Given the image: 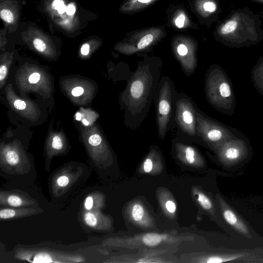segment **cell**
<instances>
[{
    "label": "cell",
    "mask_w": 263,
    "mask_h": 263,
    "mask_svg": "<svg viewBox=\"0 0 263 263\" xmlns=\"http://www.w3.org/2000/svg\"><path fill=\"white\" fill-rule=\"evenodd\" d=\"M157 0H127L120 7V11L129 13L138 11Z\"/></svg>",
    "instance_id": "obj_14"
},
{
    "label": "cell",
    "mask_w": 263,
    "mask_h": 263,
    "mask_svg": "<svg viewBox=\"0 0 263 263\" xmlns=\"http://www.w3.org/2000/svg\"><path fill=\"white\" fill-rule=\"evenodd\" d=\"M83 92V88L81 87H77L72 89L71 93L73 96L78 97L82 95Z\"/></svg>",
    "instance_id": "obj_35"
},
{
    "label": "cell",
    "mask_w": 263,
    "mask_h": 263,
    "mask_svg": "<svg viewBox=\"0 0 263 263\" xmlns=\"http://www.w3.org/2000/svg\"><path fill=\"white\" fill-rule=\"evenodd\" d=\"M174 82L168 76L162 77L156 92V107L158 135L163 139L175 126V105L177 93Z\"/></svg>",
    "instance_id": "obj_5"
},
{
    "label": "cell",
    "mask_w": 263,
    "mask_h": 263,
    "mask_svg": "<svg viewBox=\"0 0 263 263\" xmlns=\"http://www.w3.org/2000/svg\"><path fill=\"white\" fill-rule=\"evenodd\" d=\"M93 204V200L91 196L86 197L84 202V207L86 210L89 211L91 210Z\"/></svg>",
    "instance_id": "obj_30"
},
{
    "label": "cell",
    "mask_w": 263,
    "mask_h": 263,
    "mask_svg": "<svg viewBox=\"0 0 263 263\" xmlns=\"http://www.w3.org/2000/svg\"><path fill=\"white\" fill-rule=\"evenodd\" d=\"M40 79V74L39 73L34 72L29 77V82L30 83L34 84L37 83Z\"/></svg>",
    "instance_id": "obj_32"
},
{
    "label": "cell",
    "mask_w": 263,
    "mask_h": 263,
    "mask_svg": "<svg viewBox=\"0 0 263 263\" xmlns=\"http://www.w3.org/2000/svg\"><path fill=\"white\" fill-rule=\"evenodd\" d=\"M165 207L167 210L173 213L176 211V206L175 203L172 200H168L165 203Z\"/></svg>",
    "instance_id": "obj_31"
},
{
    "label": "cell",
    "mask_w": 263,
    "mask_h": 263,
    "mask_svg": "<svg viewBox=\"0 0 263 263\" xmlns=\"http://www.w3.org/2000/svg\"><path fill=\"white\" fill-rule=\"evenodd\" d=\"M251 78L257 92L263 96V55L257 60L251 71Z\"/></svg>",
    "instance_id": "obj_13"
},
{
    "label": "cell",
    "mask_w": 263,
    "mask_h": 263,
    "mask_svg": "<svg viewBox=\"0 0 263 263\" xmlns=\"http://www.w3.org/2000/svg\"><path fill=\"white\" fill-rule=\"evenodd\" d=\"M260 14L261 15V16H262V17H263V12H261L260 13Z\"/></svg>",
    "instance_id": "obj_39"
},
{
    "label": "cell",
    "mask_w": 263,
    "mask_h": 263,
    "mask_svg": "<svg viewBox=\"0 0 263 263\" xmlns=\"http://www.w3.org/2000/svg\"><path fill=\"white\" fill-rule=\"evenodd\" d=\"M173 51L184 74L187 77L192 75L197 66L196 46L181 42L174 46Z\"/></svg>",
    "instance_id": "obj_11"
},
{
    "label": "cell",
    "mask_w": 263,
    "mask_h": 263,
    "mask_svg": "<svg viewBox=\"0 0 263 263\" xmlns=\"http://www.w3.org/2000/svg\"><path fill=\"white\" fill-rule=\"evenodd\" d=\"M249 1L251 2H254V3L263 5V0H249Z\"/></svg>",
    "instance_id": "obj_37"
},
{
    "label": "cell",
    "mask_w": 263,
    "mask_h": 263,
    "mask_svg": "<svg viewBox=\"0 0 263 263\" xmlns=\"http://www.w3.org/2000/svg\"><path fill=\"white\" fill-rule=\"evenodd\" d=\"M23 213V212L16 211L12 209H3L0 211V218L1 219H8L17 216L18 214Z\"/></svg>",
    "instance_id": "obj_20"
},
{
    "label": "cell",
    "mask_w": 263,
    "mask_h": 263,
    "mask_svg": "<svg viewBox=\"0 0 263 263\" xmlns=\"http://www.w3.org/2000/svg\"><path fill=\"white\" fill-rule=\"evenodd\" d=\"M197 129L203 143L214 150L226 140L242 134L239 130L206 115L199 108L197 112Z\"/></svg>",
    "instance_id": "obj_7"
},
{
    "label": "cell",
    "mask_w": 263,
    "mask_h": 263,
    "mask_svg": "<svg viewBox=\"0 0 263 263\" xmlns=\"http://www.w3.org/2000/svg\"><path fill=\"white\" fill-rule=\"evenodd\" d=\"M186 21V16L183 12H179L174 19L175 26L178 28L184 27Z\"/></svg>",
    "instance_id": "obj_25"
},
{
    "label": "cell",
    "mask_w": 263,
    "mask_h": 263,
    "mask_svg": "<svg viewBox=\"0 0 263 263\" xmlns=\"http://www.w3.org/2000/svg\"><path fill=\"white\" fill-rule=\"evenodd\" d=\"M201 10L206 15L217 13L219 5L215 0H204L201 6Z\"/></svg>",
    "instance_id": "obj_15"
},
{
    "label": "cell",
    "mask_w": 263,
    "mask_h": 263,
    "mask_svg": "<svg viewBox=\"0 0 263 263\" xmlns=\"http://www.w3.org/2000/svg\"><path fill=\"white\" fill-rule=\"evenodd\" d=\"M165 237V235L156 233H148L143 236L142 241L148 246L154 247L159 245Z\"/></svg>",
    "instance_id": "obj_16"
},
{
    "label": "cell",
    "mask_w": 263,
    "mask_h": 263,
    "mask_svg": "<svg viewBox=\"0 0 263 263\" xmlns=\"http://www.w3.org/2000/svg\"><path fill=\"white\" fill-rule=\"evenodd\" d=\"M7 73V67L4 65H2L0 67V81L3 80Z\"/></svg>",
    "instance_id": "obj_34"
},
{
    "label": "cell",
    "mask_w": 263,
    "mask_h": 263,
    "mask_svg": "<svg viewBox=\"0 0 263 263\" xmlns=\"http://www.w3.org/2000/svg\"><path fill=\"white\" fill-rule=\"evenodd\" d=\"M222 215L226 222L239 233L250 237L249 230L241 218L230 207L223 208Z\"/></svg>",
    "instance_id": "obj_12"
},
{
    "label": "cell",
    "mask_w": 263,
    "mask_h": 263,
    "mask_svg": "<svg viewBox=\"0 0 263 263\" xmlns=\"http://www.w3.org/2000/svg\"><path fill=\"white\" fill-rule=\"evenodd\" d=\"M6 160L9 164L15 165L18 162L19 157L15 152L10 151L6 155Z\"/></svg>",
    "instance_id": "obj_23"
},
{
    "label": "cell",
    "mask_w": 263,
    "mask_h": 263,
    "mask_svg": "<svg viewBox=\"0 0 263 263\" xmlns=\"http://www.w3.org/2000/svg\"><path fill=\"white\" fill-rule=\"evenodd\" d=\"M260 15L248 7L233 10L215 32L216 40L230 48L254 45L263 40Z\"/></svg>",
    "instance_id": "obj_3"
},
{
    "label": "cell",
    "mask_w": 263,
    "mask_h": 263,
    "mask_svg": "<svg viewBox=\"0 0 263 263\" xmlns=\"http://www.w3.org/2000/svg\"><path fill=\"white\" fill-rule=\"evenodd\" d=\"M21 0H0V17L8 33H15L21 24Z\"/></svg>",
    "instance_id": "obj_10"
},
{
    "label": "cell",
    "mask_w": 263,
    "mask_h": 263,
    "mask_svg": "<svg viewBox=\"0 0 263 263\" xmlns=\"http://www.w3.org/2000/svg\"><path fill=\"white\" fill-rule=\"evenodd\" d=\"M88 142L92 146H97L101 143L102 138L99 135L95 134L90 137Z\"/></svg>",
    "instance_id": "obj_27"
},
{
    "label": "cell",
    "mask_w": 263,
    "mask_h": 263,
    "mask_svg": "<svg viewBox=\"0 0 263 263\" xmlns=\"http://www.w3.org/2000/svg\"><path fill=\"white\" fill-rule=\"evenodd\" d=\"M37 9L45 17L51 31L69 37L83 33L97 17L83 8L78 0H39Z\"/></svg>",
    "instance_id": "obj_2"
},
{
    "label": "cell",
    "mask_w": 263,
    "mask_h": 263,
    "mask_svg": "<svg viewBox=\"0 0 263 263\" xmlns=\"http://www.w3.org/2000/svg\"><path fill=\"white\" fill-rule=\"evenodd\" d=\"M69 183V178L65 175L60 176L57 179V183L60 187L66 186Z\"/></svg>",
    "instance_id": "obj_26"
},
{
    "label": "cell",
    "mask_w": 263,
    "mask_h": 263,
    "mask_svg": "<svg viewBox=\"0 0 263 263\" xmlns=\"http://www.w3.org/2000/svg\"><path fill=\"white\" fill-rule=\"evenodd\" d=\"M196 198L201 206L205 210H210L212 208V203L210 199L201 192H196Z\"/></svg>",
    "instance_id": "obj_18"
},
{
    "label": "cell",
    "mask_w": 263,
    "mask_h": 263,
    "mask_svg": "<svg viewBox=\"0 0 263 263\" xmlns=\"http://www.w3.org/2000/svg\"><path fill=\"white\" fill-rule=\"evenodd\" d=\"M144 214V210L143 206L140 204H135L132 208V216L136 221H140Z\"/></svg>",
    "instance_id": "obj_19"
},
{
    "label": "cell",
    "mask_w": 263,
    "mask_h": 263,
    "mask_svg": "<svg viewBox=\"0 0 263 263\" xmlns=\"http://www.w3.org/2000/svg\"><path fill=\"white\" fill-rule=\"evenodd\" d=\"M84 220L87 226L91 227H95L98 223L96 216L91 212H86L84 214Z\"/></svg>",
    "instance_id": "obj_22"
},
{
    "label": "cell",
    "mask_w": 263,
    "mask_h": 263,
    "mask_svg": "<svg viewBox=\"0 0 263 263\" xmlns=\"http://www.w3.org/2000/svg\"><path fill=\"white\" fill-rule=\"evenodd\" d=\"M161 31L158 29L145 30L138 35H134L116 46V49L124 54L130 55L146 50L159 39Z\"/></svg>",
    "instance_id": "obj_9"
},
{
    "label": "cell",
    "mask_w": 263,
    "mask_h": 263,
    "mask_svg": "<svg viewBox=\"0 0 263 263\" xmlns=\"http://www.w3.org/2000/svg\"><path fill=\"white\" fill-rule=\"evenodd\" d=\"M7 203L13 207H18L23 205V200L16 195H10L7 197Z\"/></svg>",
    "instance_id": "obj_21"
},
{
    "label": "cell",
    "mask_w": 263,
    "mask_h": 263,
    "mask_svg": "<svg viewBox=\"0 0 263 263\" xmlns=\"http://www.w3.org/2000/svg\"><path fill=\"white\" fill-rule=\"evenodd\" d=\"M142 56L122 95L125 124L132 130L139 127L146 118L160 79L161 60Z\"/></svg>",
    "instance_id": "obj_1"
},
{
    "label": "cell",
    "mask_w": 263,
    "mask_h": 263,
    "mask_svg": "<svg viewBox=\"0 0 263 263\" xmlns=\"http://www.w3.org/2000/svg\"><path fill=\"white\" fill-rule=\"evenodd\" d=\"M52 146L53 148L60 149L62 147V142L60 138L58 136H55L53 139Z\"/></svg>",
    "instance_id": "obj_29"
},
{
    "label": "cell",
    "mask_w": 263,
    "mask_h": 263,
    "mask_svg": "<svg viewBox=\"0 0 263 263\" xmlns=\"http://www.w3.org/2000/svg\"><path fill=\"white\" fill-rule=\"evenodd\" d=\"M82 122H83V124H84L85 125H86V126H87V125H88V124H89V122H88V121H87V120L86 119H83L82 120Z\"/></svg>",
    "instance_id": "obj_38"
},
{
    "label": "cell",
    "mask_w": 263,
    "mask_h": 263,
    "mask_svg": "<svg viewBox=\"0 0 263 263\" xmlns=\"http://www.w3.org/2000/svg\"><path fill=\"white\" fill-rule=\"evenodd\" d=\"M153 166L152 160L150 158H146L143 163V168L146 173H149Z\"/></svg>",
    "instance_id": "obj_28"
},
{
    "label": "cell",
    "mask_w": 263,
    "mask_h": 263,
    "mask_svg": "<svg viewBox=\"0 0 263 263\" xmlns=\"http://www.w3.org/2000/svg\"><path fill=\"white\" fill-rule=\"evenodd\" d=\"M81 117H82V115L79 112H77L76 114V119L77 120H80L81 119Z\"/></svg>",
    "instance_id": "obj_36"
},
{
    "label": "cell",
    "mask_w": 263,
    "mask_h": 263,
    "mask_svg": "<svg viewBox=\"0 0 263 263\" xmlns=\"http://www.w3.org/2000/svg\"><path fill=\"white\" fill-rule=\"evenodd\" d=\"M204 92L208 102L213 108L228 116L235 114L236 98L233 83L220 65L213 64L206 71Z\"/></svg>",
    "instance_id": "obj_4"
},
{
    "label": "cell",
    "mask_w": 263,
    "mask_h": 263,
    "mask_svg": "<svg viewBox=\"0 0 263 263\" xmlns=\"http://www.w3.org/2000/svg\"><path fill=\"white\" fill-rule=\"evenodd\" d=\"M14 107L19 110H22L25 108L26 104L23 101L17 100L14 102Z\"/></svg>",
    "instance_id": "obj_33"
},
{
    "label": "cell",
    "mask_w": 263,
    "mask_h": 263,
    "mask_svg": "<svg viewBox=\"0 0 263 263\" xmlns=\"http://www.w3.org/2000/svg\"><path fill=\"white\" fill-rule=\"evenodd\" d=\"M95 36L89 37L88 41L83 43L81 47L80 52L82 55H87L90 52L91 44H92Z\"/></svg>",
    "instance_id": "obj_24"
},
{
    "label": "cell",
    "mask_w": 263,
    "mask_h": 263,
    "mask_svg": "<svg viewBox=\"0 0 263 263\" xmlns=\"http://www.w3.org/2000/svg\"><path fill=\"white\" fill-rule=\"evenodd\" d=\"M198 109L191 97L184 93L177 92L174 117L177 135L182 138L203 143L197 129Z\"/></svg>",
    "instance_id": "obj_6"
},
{
    "label": "cell",
    "mask_w": 263,
    "mask_h": 263,
    "mask_svg": "<svg viewBox=\"0 0 263 263\" xmlns=\"http://www.w3.org/2000/svg\"><path fill=\"white\" fill-rule=\"evenodd\" d=\"M242 257L240 255H231L228 256H213L209 257L206 260V262L219 263L230 261L237 259Z\"/></svg>",
    "instance_id": "obj_17"
},
{
    "label": "cell",
    "mask_w": 263,
    "mask_h": 263,
    "mask_svg": "<svg viewBox=\"0 0 263 263\" xmlns=\"http://www.w3.org/2000/svg\"><path fill=\"white\" fill-rule=\"evenodd\" d=\"M215 151L218 158L228 164L245 160L252 154L250 141L243 133L226 140Z\"/></svg>",
    "instance_id": "obj_8"
}]
</instances>
